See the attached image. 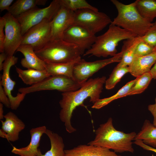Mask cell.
Instances as JSON below:
<instances>
[{
    "label": "cell",
    "instance_id": "cell-1",
    "mask_svg": "<svg viewBox=\"0 0 156 156\" xmlns=\"http://www.w3.org/2000/svg\"><path fill=\"white\" fill-rule=\"evenodd\" d=\"M106 78L105 77L103 76L90 79L83 84L79 89L62 93V98L59 102L61 109L59 117L64 123L67 132L71 133L76 131L72 125L71 121L74 109L82 105L85 100L88 97L90 98V102L94 103L100 99Z\"/></svg>",
    "mask_w": 156,
    "mask_h": 156
},
{
    "label": "cell",
    "instance_id": "cell-2",
    "mask_svg": "<svg viewBox=\"0 0 156 156\" xmlns=\"http://www.w3.org/2000/svg\"><path fill=\"white\" fill-rule=\"evenodd\" d=\"M94 139L87 144L112 149L116 153H133L132 144L137 134L134 132L125 133L116 129L112 118L101 124L95 131Z\"/></svg>",
    "mask_w": 156,
    "mask_h": 156
},
{
    "label": "cell",
    "instance_id": "cell-3",
    "mask_svg": "<svg viewBox=\"0 0 156 156\" xmlns=\"http://www.w3.org/2000/svg\"><path fill=\"white\" fill-rule=\"evenodd\" d=\"M111 1L118 14L111 23L126 29L137 36L144 35L152 24L144 18L138 11L134 2L125 4L117 0Z\"/></svg>",
    "mask_w": 156,
    "mask_h": 156
},
{
    "label": "cell",
    "instance_id": "cell-4",
    "mask_svg": "<svg viewBox=\"0 0 156 156\" xmlns=\"http://www.w3.org/2000/svg\"><path fill=\"white\" fill-rule=\"evenodd\" d=\"M136 35L120 27L111 23L108 30L103 34L96 36L91 48L83 56L91 55L97 57L114 56L117 53L116 47L123 40L131 38Z\"/></svg>",
    "mask_w": 156,
    "mask_h": 156
},
{
    "label": "cell",
    "instance_id": "cell-5",
    "mask_svg": "<svg viewBox=\"0 0 156 156\" xmlns=\"http://www.w3.org/2000/svg\"><path fill=\"white\" fill-rule=\"evenodd\" d=\"M34 52L46 63L70 62L81 57V55L75 45L63 39L50 41L42 48Z\"/></svg>",
    "mask_w": 156,
    "mask_h": 156
},
{
    "label": "cell",
    "instance_id": "cell-6",
    "mask_svg": "<svg viewBox=\"0 0 156 156\" xmlns=\"http://www.w3.org/2000/svg\"><path fill=\"white\" fill-rule=\"evenodd\" d=\"M82 86L72 78L62 75H53L29 87L21 88L18 91L25 94L46 90H56L64 92L76 90Z\"/></svg>",
    "mask_w": 156,
    "mask_h": 156
},
{
    "label": "cell",
    "instance_id": "cell-7",
    "mask_svg": "<svg viewBox=\"0 0 156 156\" xmlns=\"http://www.w3.org/2000/svg\"><path fill=\"white\" fill-rule=\"evenodd\" d=\"M61 6L60 0H54L48 7L42 8L36 7L16 17L21 25L22 35L43 20L51 21Z\"/></svg>",
    "mask_w": 156,
    "mask_h": 156
},
{
    "label": "cell",
    "instance_id": "cell-8",
    "mask_svg": "<svg viewBox=\"0 0 156 156\" xmlns=\"http://www.w3.org/2000/svg\"><path fill=\"white\" fill-rule=\"evenodd\" d=\"M112 22L108 15L99 11L87 9L74 11L73 23L82 26L94 34L110 24Z\"/></svg>",
    "mask_w": 156,
    "mask_h": 156
},
{
    "label": "cell",
    "instance_id": "cell-9",
    "mask_svg": "<svg viewBox=\"0 0 156 156\" xmlns=\"http://www.w3.org/2000/svg\"><path fill=\"white\" fill-rule=\"evenodd\" d=\"M122 51L111 58L88 62L81 59L75 64L73 70L74 79L82 85L88 79L101 69L111 63L119 62L122 55Z\"/></svg>",
    "mask_w": 156,
    "mask_h": 156
},
{
    "label": "cell",
    "instance_id": "cell-10",
    "mask_svg": "<svg viewBox=\"0 0 156 156\" xmlns=\"http://www.w3.org/2000/svg\"><path fill=\"white\" fill-rule=\"evenodd\" d=\"M3 17L5 20L4 52L7 57H12L21 44L23 36L21 27L16 18L9 13Z\"/></svg>",
    "mask_w": 156,
    "mask_h": 156
},
{
    "label": "cell",
    "instance_id": "cell-11",
    "mask_svg": "<svg viewBox=\"0 0 156 156\" xmlns=\"http://www.w3.org/2000/svg\"><path fill=\"white\" fill-rule=\"evenodd\" d=\"M96 36L87 29L79 25L73 23L64 32L63 40L75 45L81 55L89 49L94 43Z\"/></svg>",
    "mask_w": 156,
    "mask_h": 156
},
{
    "label": "cell",
    "instance_id": "cell-12",
    "mask_svg": "<svg viewBox=\"0 0 156 156\" xmlns=\"http://www.w3.org/2000/svg\"><path fill=\"white\" fill-rule=\"evenodd\" d=\"M51 21L44 20L30 28L23 36L21 45H30L34 51L43 47L50 41Z\"/></svg>",
    "mask_w": 156,
    "mask_h": 156
},
{
    "label": "cell",
    "instance_id": "cell-13",
    "mask_svg": "<svg viewBox=\"0 0 156 156\" xmlns=\"http://www.w3.org/2000/svg\"><path fill=\"white\" fill-rule=\"evenodd\" d=\"M18 60V58L14 56L7 57L3 64V74L0 81V84L3 87L10 100L11 108L13 110L17 109L26 95L18 92L16 96H14L11 93L16 83L11 79L10 75V71L11 67L17 63Z\"/></svg>",
    "mask_w": 156,
    "mask_h": 156
},
{
    "label": "cell",
    "instance_id": "cell-14",
    "mask_svg": "<svg viewBox=\"0 0 156 156\" xmlns=\"http://www.w3.org/2000/svg\"><path fill=\"white\" fill-rule=\"evenodd\" d=\"M74 12L62 6L51 21L50 41L63 39L64 31L74 23Z\"/></svg>",
    "mask_w": 156,
    "mask_h": 156
},
{
    "label": "cell",
    "instance_id": "cell-15",
    "mask_svg": "<svg viewBox=\"0 0 156 156\" xmlns=\"http://www.w3.org/2000/svg\"><path fill=\"white\" fill-rule=\"evenodd\" d=\"M4 121L1 120V129L6 134L8 141L14 142L19 138V133L25 127L23 122L13 112H10L4 115Z\"/></svg>",
    "mask_w": 156,
    "mask_h": 156
},
{
    "label": "cell",
    "instance_id": "cell-16",
    "mask_svg": "<svg viewBox=\"0 0 156 156\" xmlns=\"http://www.w3.org/2000/svg\"><path fill=\"white\" fill-rule=\"evenodd\" d=\"M47 129L45 126L31 129L30 131L31 139L29 144L20 148L13 146L12 152L20 156H37L41 137L45 134Z\"/></svg>",
    "mask_w": 156,
    "mask_h": 156
},
{
    "label": "cell",
    "instance_id": "cell-17",
    "mask_svg": "<svg viewBox=\"0 0 156 156\" xmlns=\"http://www.w3.org/2000/svg\"><path fill=\"white\" fill-rule=\"evenodd\" d=\"M66 156H121L105 148L87 144L65 150Z\"/></svg>",
    "mask_w": 156,
    "mask_h": 156
},
{
    "label": "cell",
    "instance_id": "cell-18",
    "mask_svg": "<svg viewBox=\"0 0 156 156\" xmlns=\"http://www.w3.org/2000/svg\"><path fill=\"white\" fill-rule=\"evenodd\" d=\"M16 51L20 52L24 56L21 62L23 67L27 69H33L40 70H46L45 62L38 56L30 45H21Z\"/></svg>",
    "mask_w": 156,
    "mask_h": 156
},
{
    "label": "cell",
    "instance_id": "cell-19",
    "mask_svg": "<svg viewBox=\"0 0 156 156\" xmlns=\"http://www.w3.org/2000/svg\"><path fill=\"white\" fill-rule=\"evenodd\" d=\"M156 62V52L144 56H135L128 66L129 73L136 77L150 72Z\"/></svg>",
    "mask_w": 156,
    "mask_h": 156
},
{
    "label": "cell",
    "instance_id": "cell-20",
    "mask_svg": "<svg viewBox=\"0 0 156 156\" xmlns=\"http://www.w3.org/2000/svg\"><path fill=\"white\" fill-rule=\"evenodd\" d=\"M142 40V36H137L124 40L121 51L122 54L120 61L116 66L118 67L129 66L135 56L136 48Z\"/></svg>",
    "mask_w": 156,
    "mask_h": 156
},
{
    "label": "cell",
    "instance_id": "cell-21",
    "mask_svg": "<svg viewBox=\"0 0 156 156\" xmlns=\"http://www.w3.org/2000/svg\"><path fill=\"white\" fill-rule=\"evenodd\" d=\"M45 134L50 140L51 148L44 154H42L38 148L37 156H66L62 138L57 133L48 129H47Z\"/></svg>",
    "mask_w": 156,
    "mask_h": 156
},
{
    "label": "cell",
    "instance_id": "cell-22",
    "mask_svg": "<svg viewBox=\"0 0 156 156\" xmlns=\"http://www.w3.org/2000/svg\"><path fill=\"white\" fill-rule=\"evenodd\" d=\"M15 68L18 77L24 83L31 86L51 76L46 70H40L33 69L23 70L16 67Z\"/></svg>",
    "mask_w": 156,
    "mask_h": 156
},
{
    "label": "cell",
    "instance_id": "cell-23",
    "mask_svg": "<svg viewBox=\"0 0 156 156\" xmlns=\"http://www.w3.org/2000/svg\"><path fill=\"white\" fill-rule=\"evenodd\" d=\"M81 59L80 57L74 61L66 63L45 62L46 70L51 76L62 75L74 79L73 74L74 65Z\"/></svg>",
    "mask_w": 156,
    "mask_h": 156
},
{
    "label": "cell",
    "instance_id": "cell-24",
    "mask_svg": "<svg viewBox=\"0 0 156 156\" xmlns=\"http://www.w3.org/2000/svg\"><path fill=\"white\" fill-rule=\"evenodd\" d=\"M46 0H18L9 8L8 12L16 18L36 7L37 5H44Z\"/></svg>",
    "mask_w": 156,
    "mask_h": 156
},
{
    "label": "cell",
    "instance_id": "cell-25",
    "mask_svg": "<svg viewBox=\"0 0 156 156\" xmlns=\"http://www.w3.org/2000/svg\"><path fill=\"white\" fill-rule=\"evenodd\" d=\"M139 140L146 145L156 147V127L149 120H145L134 140Z\"/></svg>",
    "mask_w": 156,
    "mask_h": 156
},
{
    "label": "cell",
    "instance_id": "cell-26",
    "mask_svg": "<svg viewBox=\"0 0 156 156\" xmlns=\"http://www.w3.org/2000/svg\"><path fill=\"white\" fill-rule=\"evenodd\" d=\"M134 2L141 16L149 22L152 23L156 18V0H137Z\"/></svg>",
    "mask_w": 156,
    "mask_h": 156
},
{
    "label": "cell",
    "instance_id": "cell-27",
    "mask_svg": "<svg viewBox=\"0 0 156 156\" xmlns=\"http://www.w3.org/2000/svg\"><path fill=\"white\" fill-rule=\"evenodd\" d=\"M135 81L136 79L128 82L113 95L107 98L99 99L94 103L92 107L94 109H99L114 100L127 96L128 93Z\"/></svg>",
    "mask_w": 156,
    "mask_h": 156
},
{
    "label": "cell",
    "instance_id": "cell-28",
    "mask_svg": "<svg viewBox=\"0 0 156 156\" xmlns=\"http://www.w3.org/2000/svg\"><path fill=\"white\" fill-rule=\"evenodd\" d=\"M152 76L150 72L136 77V81L127 94V96L139 94L143 92L148 87Z\"/></svg>",
    "mask_w": 156,
    "mask_h": 156
},
{
    "label": "cell",
    "instance_id": "cell-29",
    "mask_svg": "<svg viewBox=\"0 0 156 156\" xmlns=\"http://www.w3.org/2000/svg\"><path fill=\"white\" fill-rule=\"evenodd\" d=\"M128 66L118 67L116 66L114 69L109 78L105 81V88L107 90L114 87L122 77L127 73H129Z\"/></svg>",
    "mask_w": 156,
    "mask_h": 156
},
{
    "label": "cell",
    "instance_id": "cell-30",
    "mask_svg": "<svg viewBox=\"0 0 156 156\" xmlns=\"http://www.w3.org/2000/svg\"><path fill=\"white\" fill-rule=\"evenodd\" d=\"M62 6L73 11L89 9L95 11H99L96 7L93 6L85 0H60Z\"/></svg>",
    "mask_w": 156,
    "mask_h": 156
},
{
    "label": "cell",
    "instance_id": "cell-31",
    "mask_svg": "<svg viewBox=\"0 0 156 156\" xmlns=\"http://www.w3.org/2000/svg\"><path fill=\"white\" fill-rule=\"evenodd\" d=\"M156 52V48L151 46L143 40L137 45L135 51V56H144Z\"/></svg>",
    "mask_w": 156,
    "mask_h": 156
},
{
    "label": "cell",
    "instance_id": "cell-32",
    "mask_svg": "<svg viewBox=\"0 0 156 156\" xmlns=\"http://www.w3.org/2000/svg\"><path fill=\"white\" fill-rule=\"evenodd\" d=\"M142 37V40L156 48V21L152 23L144 35Z\"/></svg>",
    "mask_w": 156,
    "mask_h": 156
},
{
    "label": "cell",
    "instance_id": "cell-33",
    "mask_svg": "<svg viewBox=\"0 0 156 156\" xmlns=\"http://www.w3.org/2000/svg\"><path fill=\"white\" fill-rule=\"evenodd\" d=\"M5 24V20L3 16L0 18V52H4V44L5 35L4 33V28Z\"/></svg>",
    "mask_w": 156,
    "mask_h": 156
},
{
    "label": "cell",
    "instance_id": "cell-34",
    "mask_svg": "<svg viewBox=\"0 0 156 156\" xmlns=\"http://www.w3.org/2000/svg\"><path fill=\"white\" fill-rule=\"evenodd\" d=\"M0 102L8 108H11L10 103L3 88L0 84Z\"/></svg>",
    "mask_w": 156,
    "mask_h": 156
},
{
    "label": "cell",
    "instance_id": "cell-35",
    "mask_svg": "<svg viewBox=\"0 0 156 156\" xmlns=\"http://www.w3.org/2000/svg\"><path fill=\"white\" fill-rule=\"evenodd\" d=\"M155 103L149 105L148 107V109L153 117V124L156 127V96L155 98Z\"/></svg>",
    "mask_w": 156,
    "mask_h": 156
},
{
    "label": "cell",
    "instance_id": "cell-36",
    "mask_svg": "<svg viewBox=\"0 0 156 156\" xmlns=\"http://www.w3.org/2000/svg\"><path fill=\"white\" fill-rule=\"evenodd\" d=\"M14 1L13 0H0V10L1 12L5 10L8 11L10 5Z\"/></svg>",
    "mask_w": 156,
    "mask_h": 156
},
{
    "label": "cell",
    "instance_id": "cell-37",
    "mask_svg": "<svg viewBox=\"0 0 156 156\" xmlns=\"http://www.w3.org/2000/svg\"><path fill=\"white\" fill-rule=\"evenodd\" d=\"M7 57V56L4 52L1 53L0 54V70L3 69V62Z\"/></svg>",
    "mask_w": 156,
    "mask_h": 156
},
{
    "label": "cell",
    "instance_id": "cell-38",
    "mask_svg": "<svg viewBox=\"0 0 156 156\" xmlns=\"http://www.w3.org/2000/svg\"><path fill=\"white\" fill-rule=\"evenodd\" d=\"M153 79H156V62L150 71Z\"/></svg>",
    "mask_w": 156,
    "mask_h": 156
},
{
    "label": "cell",
    "instance_id": "cell-39",
    "mask_svg": "<svg viewBox=\"0 0 156 156\" xmlns=\"http://www.w3.org/2000/svg\"><path fill=\"white\" fill-rule=\"evenodd\" d=\"M3 104L1 103H0V119H3L4 118L3 115Z\"/></svg>",
    "mask_w": 156,
    "mask_h": 156
}]
</instances>
